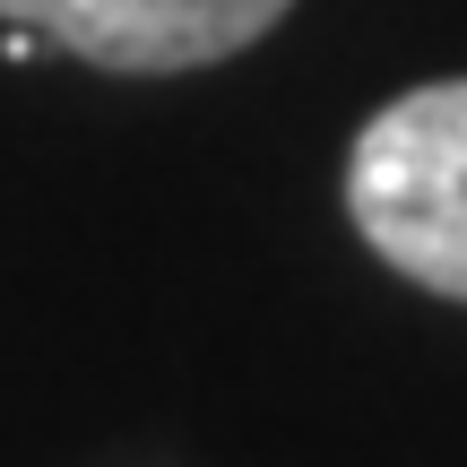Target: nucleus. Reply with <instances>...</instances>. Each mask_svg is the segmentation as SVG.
Returning <instances> with one entry per match:
<instances>
[{"label": "nucleus", "mask_w": 467, "mask_h": 467, "mask_svg": "<svg viewBox=\"0 0 467 467\" xmlns=\"http://www.w3.org/2000/svg\"><path fill=\"white\" fill-rule=\"evenodd\" d=\"M347 217L407 285L467 303V78L407 87L355 130Z\"/></svg>", "instance_id": "1"}, {"label": "nucleus", "mask_w": 467, "mask_h": 467, "mask_svg": "<svg viewBox=\"0 0 467 467\" xmlns=\"http://www.w3.org/2000/svg\"><path fill=\"white\" fill-rule=\"evenodd\" d=\"M285 9L295 0H0V26H35L87 69L165 78V69H208L260 44Z\"/></svg>", "instance_id": "2"}]
</instances>
